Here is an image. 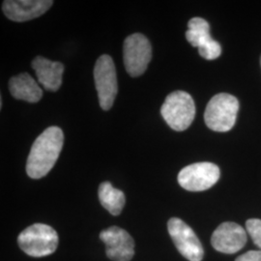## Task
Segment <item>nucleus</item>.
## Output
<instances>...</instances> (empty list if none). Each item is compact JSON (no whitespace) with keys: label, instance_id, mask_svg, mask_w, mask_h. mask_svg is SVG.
<instances>
[{"label":"nucleus","instance_id":"1a4fd4ad","mask_svg":"<svg viewBox=\"0 0 261 261\" xmlns=\"http://www.w3.org/2000/svg\"><path fill=\"white\" fill-rule=\"evenodd\" d=\"M186 38L193 47L198 48L200 56L214 60L222 55L221 45L211 38L210 25L202 18H193L188 22Z\"/></svg>","mask_w":261,"mask_h":261},{"label":"nucleus","instance_id":"f3484780","mask_svg":"<svg viewBox=\"0 0 261 261\" xmlns=\"http://www.w3.org/2000/svg\"><path fill=\"white\" fill-rule=\"evenodd\" d=\"M235 261H261V250L245 252L238 256Z\"/></svg>","mask_w":261,"mask_h":261},{"label":"nucleus","instance_id":"9b49d317","mask_svg":"<svg viewBox=\"0 0 261 261\" xmlns=\"http://www.w3.org/2000/svg\"><path fill=\"white\" fill-rule=\"evenodd\" d=\"M216 251L232 254L241 251L247 243V233L240 224L225 222L220 224L211 238Z\"/></svg>","mask_w":261,"mask_h":261},{"label":"nucleus","instance_id":"f03ea898","mask_svg":"<svg viewBox=\"0 0 261 261\" xmlns=\"http://www.w3.org/2000/svg\"><path fill=\"white\" fill-rule=\"evenodd\" d=\"M161 114L172 130L182 132L191 126L196 116V105L189 93L174 91L166 98Z\"/></svg>","mask_w":261,"mask_h":261},{"label":"nucleus","instance_id":"423d86ee","mask_svg":"<svg viewBox=\"0 0 261 261\" xmlns=\"http://www.w3.org/2000/svg\"><path fill=\"white\" fill-rule=\"evenodd\" d=\"M123 56L125 69L130 76L137 77L144 74L152 58L149 40L140 33L132 34L125 39Z\"/></svg>","mask_w":261,"mask_h":261},{"label":"nucleus","instance_id":"0eeeda50","mask_svg":"<svg viewBox=\"0 0 261 261\" xmlns=\"http://www.w3.org/2000/svg\"><path fill=\"white\" fill-rule=\"evenodd\" d=\"M221 176L220 168L213 163H196L183 168L178 174L179 185L190 192H202L214 186Z\"/></svg>","mask_w":261,"mask_h":261},{"label":"nucleus","instance_id":"39448f33","mask_svg":"<svg viewBox=\"0 0 261 261\" xmlns=\"http://www.w3.org/2000/svg\"><path fill=\"white\" fill-rule=\"evenodd\" d=\"M94 80L99 103L103 111L112 109L118 91L116 70L112 57L100 56L94 67Z\"/></svg>","mask_w":261,"mask_h":261},{"label":"nucleus","instance_id":"9d476101","mask_svg":"<svg viewBox=\"0 0 261 261\" xmlns=\"http://www.w3.org/2000/svg\"><path fill=\"white\" fill-rule=\"evenodd\" d=\"M106 252L113 261H130L135 255V241L130 234L118 226H111L100 233Z\"/></svg>","mask_w":261,"mask_h":261},{"label":"nucleus","instance_id":"dca6fc26","mask_svg":"<svg viewBox=\"0 0 261 261\" xmlns=\"http://www.w3.org/2000/svg\"><path fill=\"white\" fill-rule=\"evenodd\" d=\"M248 233L252 237L253 243L261 250V220L250 219L246 223Z\"/></svg>","mask_w":261,"mask_h":261},{"label":"nucleus","instance_id":"f8f14e48","mask_svg":"<svg viewBox=\"0 0 261 261\" xmlns=\"http://www.w3.org/2000/svg\"><path fill=\"white\" fill-rule=\"evenodd\" d=\"M53 4L49 0H6L2 10L8 19L22 22L44 15Z\"/></svg>","mask_w":261,"mask_h":261},{"label":"nucleus","instance_id":"7ed1b4c3","mask_svg":"<svg viewBox=\"0 0 261 261\" xmlns=\"http://www.w3.org/2000/svg\"><path fill=\"white\" fill-rule=\"evenodd\" d=\"M58 234L45 224H34L25 228L18 237L19 248L30 256L43 257L56 252Z\"/></svg>","mask_w":261,"mask_h":261},{"label":"nucleus","instance_id":"20e7f679","mask_svg":"<svg viewBox=\"0 0 261 261\" xmlns=\"http://www.w3.org/2000/svg\"><path fill=\"white\" fill-rule=\"evenodd\" d=\"M239 110L236 97L227 93L215 95L207 103L204 121L209 129L215 132H228L233 128Z\"/></svg>","mask_w":261,"mask_h":261},{"label":"nucleus","instance_id":"ddd939ff","mask_svg":"<svg viewBox=\"0 0 261 261\" xmlns=\"http://www.w3.org/2000/svg\"><path fill=\"white\" fill-rule=\"evenodd\" d=\"M38 82L47 91H57L62 84L64 65L61 62L48 60L43 56H37L32 61Z\"/></svg>","mask_w":261,"mask_h":261},{"label":"nucleus","instance_id":"4468645a","mask_svg":"<svg viewBox=\"0 0 261 261\" xmlns=\"http://www.w3.org/2000/svg\"><path fill=\"white\" fill-rule=\"evenodd\" d=\"M9 89L10 93L15 99L27 101L28 103H37L43 97L42 88L28 73L11 77Z\"/></svg>","mask_w":261,"mask_h":261},{"label":"nucleus","instance_id":"f257e3e1","mask_svg":"<svg viewBox=\"0 0 261 261\" xmlns=\"http://www.w3.org/2000/svg\"><path fill=\"white\" fill-rule=\"evenodd\" d=\"M63 132L56 127H48L34 141L27 162L28 176L40 179L46 176L56 165L63 147Z\"/></svg>","mask_w":261,"mask_h":261},{"label":"nucleus","instance_id":"a211bd4d","mask_svg":"<svg viewBox=\"0 0 261 261\" xmlns=\"http://www.w3.org/2000/svg\"><path fill=\"white\" fill-rule=\"evenodd\" d=\"M260 63H261V60H260Z\"/></svg>","mask_w":261,"mask_h":261},{"label":"nucleus","instance_id":"2eb2a0df","mask_svg":"<svg viewBox=\"0 0 261 261\" xmlns=\"http://www.w3.org/2000/svg\"><path fill=\"white\" fill-rule=\"evenodd\" d=\"M98 195L101 204L111 214L117 216L121 213L126 202L122 191L115 189L110 182H103L99 187Z\"/></svg>","mask_w":261,"mask_h":261},{"label":"nucleus","instance_id":"6e6552de","mask_svg":"<svg viewBox=\"0 0 261 261\" xmlns=\"http://www.w3.org/2000/svg\"><path fill=\"white\" fill-rule=\"evenodd\" d=\"M170 235L179 252L190 261H201L204 250L195 231L178 218H171L168 223Z\"/></svg>","mask_w":261,"mask_h":261}]
</instances>
